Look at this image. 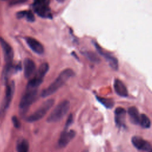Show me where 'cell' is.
<instances>
[{"label":"cell","instance_id":"cell-13","mask_svg":"<svg viewBox=\"0 0 152 152\" xmlns=\"http://www.w3.org/2000/svg\"><path fill=\"white\" fill-rule=\"evenodd\" d=\"M125 110L121 107H117L115 110V121L119 127L124 126L125 123Z\"/></svg>","mask_w":152,"mask_h":152},{"label":"cell","instance_id":"cell-3","mask_svg":"<svg viewBox=\"0 0 152 152\" xmlns=\"http://www.w3.org/2000/svg\"><path fill=\"white\" fill-rule=\"evenodd\" d=\"M70 103L68 100H63L61 102L52 110L47 118V122L49 123H55L61 120L69 110Z\"/></svg>","mask_w":152,"mask_h":152},{"label":"cell","instance_id":"cell-5","mask_svg":"<svg viewBox=\"0 0 152 152\" xmlns=\"http://www.w3.org/2000/svg\"><path fill=\"white\" fill-rule=\"evenodd\" d=\"M54 104V100L49 99L46 100L34 113L29 115L26 121L28 122H34L42 119Z\"/></svg>","mask_w":152,"mask_h":152},{"label":"cell","instance_id":"cell-1","mask_svg":"<svg viewBox=\"0 0 152 152\" xmlns=\"http://www.w3.org/2000/svg\"><path fill=\"white\" fill-rule=\"evenodd\" d=\"M75 73L71 69L68 68L63 70L48 87L45 88L41 93V96L46 97L54 94L71 77L74 76Z\"/></svg>","mask_w":152,"mask_h":152},{"label":"cell","instance_id":"cell-15","mask_svg":"<svg viewBox=\"0 0 152 152\" xmlns=\"http://www.w3.org/2000/svg\"><path fill=\"white\" fill-rule=\"evenodd\" d=\"M114 89L118 95L121 97H126L128 95V91L124 83L119 79H115L114 81Z\"/></svg>","mask_w":152,"mask_h":152},{"label":"cell","instance_id":"cell-8","mask_svg":"<svg viewBox=\"0 0 152 152\" xmlns=\"http://www.w3.org/2000/svg\"><path fill=\"white\" fill-rule=\"evenodd\" d=\"M15 90V84L14 81H11L7 85L5 89V96L0 109V116H4L5 111L8 109L11 102Z\"/></svg>","mask_w":152,"mask_h":152},{"label":"cell","instance_id":"cell-7","mask_svg":"<svg viewBox=\"0 0 152 152\" xmlns=\"http://www.w3.org/2000/svg\"><path fill=\"white\" fill-rule=\"evenodd\" d=\"M37 94V89L26 88V90L23 95L19 104L20 109L22 111H26L34 102Z\"/></svg>","mask_w":152,"mask_h":152},{"label":"cell","instance_id":"cell-10","mask_svg":"<svg viewBox=\"0 0 152 152\" xmlns=\"http://www.w3.org/2000/svg\"><path fill=\"white\" fill-rule=\"evenodd\" d=\"M75 132L74 130H64L61 133L58 142V145L59 148L65 147L75 137Z\"/></svg>","mask_w":152,"mask_h":152},{"label":"cell","instance_id":"cell-6","mask_svg":"<svg viewBox=\"0 0 152 152\" xmlns=\"http://www.w3.org/2000/svg\"><path fill=\"white\" fill-rule=\"evenodd\" d=\"M48 4L49 0H34L33 7L35 12L40 17L52 18V14Z\"/></svg>","mask_w":152,"mask_h":152},{"label":"cell","instance_id":"cell-4","mask_svg":"<svg viewBox=\"0 0 152 152\" xmlns=\"http://www.w3.org/2000/svg\"><path fill=\"white\" fill-rule=\"evenodd\" d=\"M49 68V66L48 63L42 64L34 73L33 77L28 81L26 88L37 89L39 86L42 84L43 78L48 71Z\"/></svg>","mask_w":152,"mask_h":152},{"label":"cell","instance_id":"cell-2","mask_svg":"<svg viewBox=\"0 0 152 152\" xmlns=\"http://www.w3.org/2000/svg\"><path fill=\"white\" fill-rule=\"evenodd\" d=\"M0 45L3 51L4 61L5 62L3 72V75L5 79V78L8 77V76L10 75V73L12 68L14 52L10 44L1 37H0Z\"/></svg>","mask_w":152,"mask_h":152},{"label":"cell","instance_id":"cell-21","mask_svg":"<svg viewBox=\"0 0 152 152\" xmlns=\"http://www.w3.org/2000/svg\"><path fill=\"white\" fill-rule=\"evenodd\" d=\"M24 17H26L27 20L30 22H33L34 21V14L31 11H26Z\"/></svg>","mask_w":152,"mask_h":152},{"label":"cell","instance_id":"cell-19","mask_svg":"<svg viewBox=\"0 0 152 152\" xmlns=\"http://www.w3.org/2000/svg\"><path fill=\"white\" fill-rule=\"evenodd\" d=\"M97 99L105 107L108 108V109L112 108L114 106V104H115L114 101L112 99L104 98V97H101L97 96Z\"/></svg>","mask_w":152,"mask_h":152},{"label":"cell","instance_id":"cell-23","mask_svg":"<svg viewBox=\"0 0 152 152\" xmlns=\"http://www.w3.org/2000/svg\"><path fill=\"white\" fill-rule=\"evenodd\" d=\"M12 123H13L14 126L16 128H19L20 127V125H21L20 122V121L18 120V119L15 116H14L12 118Z\"/></svg>","mask_w":152,"mask_h":152},{"label":"cell","instance_id":"cell-14","mask_svg":"<svg viewBox=\"0 0 152 152\" xmlns=\"http://www.w3.org/2000/svg\"><path fill=\"white\" fill-rule=\"evenodd\" d=\"M36 65L31 59L26 58L24 61V74L26 78H29L34 72Z\"/></svg>","mask_w":152,"mask_h":152},{"label":"cell","instance_id":"cell-18","mask_svg":"<svg viewBox=\"0 0 152 152\" xmlns=\"http://www.w3.org/2000/svg\"><path fill=\"white\" fill-rule=\"evenodd\" d=\"M139 124H140L143 128H148L151 126V121L146 115L141 114L140 116Z\"/></svg>","mask_w":152,"mask_h":152},{"label":"cell","instance_id":"cell-25","mask_svg":"<svg viewBox=\"0 0 152 152\" xmlns=\"http://www.w3.org/2000/svg\"><path fill=\"white\" fill-rule=\"evenodd\" d=\"M83 152H88V151H87V150H85V151H83Z\"/></svg>","mask_w":152,"mask_h":152},{"label":"cell","instance_id":"cell-11","mask_svg":"<svg viewBox=\"0 0 152 152\" xmlns=\"http://www.w3.org/2000/svg\"><path fill=\"white\" fill-rule=\"evenodd\" d=\"M26 42L30 48L37 54H42L44 52V48L42 45L36 39L32 37H26Z\"/></svg>","mask_w":152,"mask_h":152},{"label":"cell","instance_id":"cell-16","mask_svg":"<svg viewBox=\"0 0 152 152\" xmlns=\"http://www.w3.org/2000/svg\"><path fill=\"white\" fill-rule=\"evenodd\" d=\"M128 113L129 116L130 121L132 124L135 125L139 124L140 115L139 114L138 109L135 107H130L128 110Z\"/></svg>","mask_w":152,"mask_h":152},{"label":"cell","instance_id":"cell-24","mask_svg":"<svg viewBox=\"0 0 152 152\" xmlns=\"http://www.w3.org/2000/svg\"><path fill=\"white\" fill-rule=\"evenodd\" d=\"M26 1H27V0H12L11 2V4H12V5L18 4L23 3V2H25Z\"/></svg>","mask_w":152,"mask_h":152},{"label":"cell","instance_id":"cell-22","mask_svg":"<svg viewBox=\"0 0 152 152\" xmlns=\"http://www.w3.org/2000/svg\"><path fill=\"white\" fill-rule=\"evenodd\" d=\"M73 122V116H72V115H69V116H68L67 120H66V124L65 125V130H66L68 129V127L72 124Z\"/></svg>","mask_w":152,"mask_h":152},{"label":"cell","instance_id":"cell-20","mask_svg":"<svg viewBox=\"0 0 152 152\" xmlns=\"http://www.w3.org/2000/svg\"><path fill=\"white\" fill-rule=\"evenodd\" d=\"M85 55L87 56V58L88 59H89L90 61L94 62H97L99 61V58H98V56L94 53L93 52H86L85 53Z\"/></svg>","mask_w":152,"mask_h":152},{"label":"cell","instance_id":"cell-12","mask_svg":"<svg viewBox=\"0 0 152 152\" xmlns=\"http://www.w3.org/2000/svg\"><path fill=\"white\" fill-rule=\"evenodd\" d=\"M94 45L96 46V48L97 50V51L99 52V53L100 55H102V56H103L106 61H107V62L109 63V65H110V66L113 68V69H118V61L117 60V59L116 58H115L114 56L109 55V53H105L104 52L102 49H101V48L96 43H94Z\"/></svg>","mask_w":152,"mask_h":152},{"label":"cell","instance_id":"cell-9","mask_svg":"<svg viewBox=\"0 0 152 152\" xmlns=\"http://www.w3.org/2000/svg\"><path fill=\"white\" fill-rule=\"evenodd\" d=\"M131 142L132 145L139 150L147 152H151V151L150 143L140 137L134 136L131 139Z\"/></svg>","mask_w":152,"mask_h":152},{"label":"cell","instance_id":"cell-17","mask_svg":"<svg viewBox=\"0 0 152 152\" xmlns=\"http://www.w3.org/2000/svg\"><path fill=\"white\" fill-rule=\"evenodd\" d=\"M29 149V144L26 140L23 139L18 141L17 145V152H28Z\"/></svg>","mask_w":152,"mask_h":152}]
</instances>
